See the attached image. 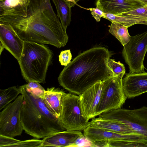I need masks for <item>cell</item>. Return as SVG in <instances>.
<instances>
[{
    "label": "cell",
    "mask_w": 147,
    "mask_h": 147,
    "mask_svg": "<svg viewBox=\"0 0 147 147\" xmlns=\"http://www.w3.org/2000/svg\"><path fill=\"white\" fill-rule=\"evenodd\" d=\"M6 22L24 41L60 48L68 40L66 30L55 13L50 0H30L27 15H9Z\"/></svg>",
    "instance_id": "6da1fadb"
},
{
    "label": "cell",
    "mask_w": 147,
    "mask_h": 147,
    "mask_svg": "<svg viewBox=\"0 0 147 147\" xmlns=\"http://www.w3.org/2000/svg\"><path fill=\"white\" fill-rule=\"evenodd\" d=\"M111 55L105 47L92 48L80 54L61 72L60 85L71 93L80 96L96 83L113 76L108 66Z\"/></svg>",
    "instance_id": "7a4b0ae2"
},
{
    "label": "cell",
    "mask_w": 147,
    "mask_h": 147,
    "mask_svg": "<svg viewBox=\"0 0 147 147\" xmlns=\"http://www.w3.org/2000/svg\"><path fill=\"white\" fill-rule=\"evenodd\" d=\"M19 88L23 96L21 124L26 134L38 139L65 130L42 98L34 94L24 85Z\"/></svg>",
    "instance_id": "3957f363"
},
{
    "label": "cell",
    "mask_w": 147,
    "mask_h": 147,
    "mask_svg": "<svg viewBox=\"0 0 147 147\" xmlns=\"http://www.w3.org/2000/svg\"><path fill=\"white\" fill-rule=\"evenodd\" d=\"M53 55L51 50L44 45L24 41L18 63L25 80L28 82L45 83L47 71Z\"/></svg>",
    "instance_id": "277c9868"
},
{
    "label": "cell",
    "mask_w": 147,
    "mask_h": 147,
    "mask_svg": "<svg viewBox=\"0 0 147 147\" xmlns=\"http://www.w3.org/2000/svg\"><path fill=\"white\" fill-rule=\"evenodd\" d=\"M59 119L66 130L81 131L90 125L83 115L80 96L65 93L62 98V107Z\"/></svg>",
    "instance_id": "5b68a950"
},
{
    "label": "cell",
    "mask_w": 147,
    "mask_h": 147,
    "mask_svg": "<svg viewBox=\"0 0 147 147\" xmlns=\"http://www.w3.org/2000/svg\"><path fill=\"white\" fill-rule=\"evenodd\" d=\"M98 118L123 123L147 137L146 107L132 110L120 108L102 113Z\"/></svg>",
    "instance_id": "8992f818"
},
{
    "label": "cell",
    "mask_w": 147,
    "mask_h": 147,
    "mask_svg": "<svg viewBox=\"0 0 147 147\" xmlns=\"http://www.w3.org/2000/svg\"><path fill=\"white\" fill-rule=\"evenodd\" d=\"M122 79L113 76L104 81L100 99L96 116L121 108L127 98L124 92Z\"/></svg>",
    "instance_id": "52a82bcc"
},
{
    "label": "cell",
    "mask_w": 147,
    "mask_h": 147,
    "mask_svg": "<svg viewBox=\"0 0 147 147\" xmlns=\"http://www.w3.org/2000/svg\"><path fill=\"white\" fill-rule=\"evenodd\" d=\"M123 46L122 56L128 66L129 73L145 72L144 61L147 51V31L131 36L129 42Z\"/></svg>",
    "instance_id": "ba28073f"
},
{
    "label": "cell",
    "mask_w": 147,
    "mask_h": 147,
    "mask_svg": "<svg viewBox=\"0 0 147 147\" xmlns=\"http://www.w3.org/2000/svg\"><path fill=\"white\" fill-rule=\"evenodd\" d=\"M23 96L21 94L0 112V135L11 137L21 135V122Z\"/></svg>",
    "instance_id": "9c48e42d"
},
{
    "label": "cell",
    "mask_w": 147,
    "mask_h": 147,
    "mask_svg": "<svg viewBox=\"0 0 147 147\" xmlns=\"http://www.w3.org/2000/svg\"><path fill=\"white\" fill-rule=\"evenodd\" d=\"M83 134L94 143L101 141H147V137L139 134H122L107 131L90 125L83 130Z\"/></svg>",
    "instance_id": "30bf717a"
},
{
    "label": "cell",
    "mask_w": 147,
    "mask_h": 147,
    "mask_svg": "<svg viewBox=\"0 0 147 147\" xmlns=\"http://www.w3.org/2000/svg\"><path fill=\"white\" fill-rule=\"evenodd\" d=\"M0 44L20 61L22 52L24 41L18 35L10 24L0 22Z\"/></svg>",
    "instance_id": "8fae6325"
},
{
    "label": "cell",
    "mask_w": 147,
    "mask_h": 147,
    "mask_svg": "<svg viewBox=\"0 0 147 147\" xmlns=\"http://www.w3.org/2000/svg\"><path fill=\"white\" fill-rule=\"evenodd\" d=\"M103 86V82H97L85 90L80 96L83 115L88 120L95 118Z\"/></svg>",
    "instance_id": "7c38bea8"
},
{
    "label": "cell",
    "mask_w": 147,
    "mask_h": 147,
    "mask_svg": "<svg viewBox=\"0 0 147 147\" xmlns=\"http://www.w3.org/2000/svg\"><path fill=\"white\" fill-rule=\"evenodd\" d=\"M122 82L123 90L127 98H133L147 92V72L126 74Z\"/></svg>",
    "instance_id": "4fadbf2b"
},
{
    "label": "cell",
    "mask_w": 147,
    "mask_h": 147,
    "mask_svg": "<svg viewBox=\"0 0 147 147\" xmlns=\"http://www.w3.org/2000/svg\"><path fill=\"white\" fill-rule=\"evenodd\" d=\"M146 5L140 0H96V7L104 13L119 15Z\"/></svg>",
    "instance_id": "5bb4252c"
},
{
    "label": "cell",
    "mask_w": 147,
    "mask_h": 147,
    "mask_svg": "<svg viewBox=\"0 0 147 147\" xmlns=\"http://www.w3.org/2000/svg\"><path fill=\"white\" fill-rule=\"evenodd\" d=\"M83 135L81 131L66 130L57 132L43 138L41 147H72L76 140Z\"/></svg>",
    "instance_id": "9a60e30c"
},
{
    "label": "cell",
    "mask_w": 147,
    "mask_h": 147,
    "mask_svg": "<svg viewBox=\"0 0 147 147\" xmlns=\"http://www.w3.org/2000/svg\"><path fill=\"white\" fill-rule=\"evenodd\" d=\"M65 92L55 87L47 88L44 94L43 100L48 108L59 118L62 107V98Z\"/></svg>",
    "instance_id": "2e32d148"
},
{
    "label": "cell",
    "mask_w": 147,
    "mask_h": 147,
    "mask_svg": "<svg viewBox=\"0 0 147 147\" xmlns=\"http://www.w3.org/2000/svg\"><path fill=\"white\" fill-rule=\"evenodd\" d=\"M90 122V125L114 132L122 134H138L125 124L112 121L94 118Z\"/></svg>",
    "instance_id": "e0dca14e"
},
{
    "label": "cell",
    "mask_w": 147,
    "mask_h": 147,
    "mask_svg": "<svg viewBox=\"0 0 147 147\" xmlns=\"http://www.w3.org/2000/svg\"><path fill=\"white\" fill-rule=\"evenodd\" d=\"M28 5L19 0H0V16L17 15L22 16L27 13Z\"/></svg>",
    "instance_id": "ac0fdd59"
},
{
    "label": "cell",
    "mask_w": 147,
    "mask_h": 147,
    "mask_svg": "<svg viewBox=\"0 0 147 147\" xmlns=\"http://www.w3.org/2000/svg\"><path fill=\"white\" fill-rule=\"evenodd\" d=\"M55 5L57 16L60 19L61 24L65 30L71 22V8L75 4L65 0H52Z\"/></svg>",
    "instance_id": "d6986e66"
},
{
    "label": "cell",
    "mask_w": 147,
    "mask_h": 147,
    "mask_svg": "<svg viewBox=\"0 0 147 147\" xmlns=\"http://www.w3.org/2000/svg\"><path fill=\"white\" fill-rule=\"evenodd\" d=\"M103 18L111 22L118 23L128 28L137 24L147 25V19L138 17H127L105 13Z\"/></svg>",
    "instance_id": "ffe728a7"
},
{
    "label": "cell",
    "mask_w": 147,
    "mask_h": 147,
    "mask_svg": "<svg viewBox=\"0 0 147 147\" xmlns=\"http://www.w3.org/2000/svg\"><path fill=\"white\" fill-rule=\"evenodd\" d=\"M109 32L116 38L123 46L130 40L131 36L128 30V27L120 23L111 22Z\"/></svg>",
    "instance_id": "44dd1931"
},
{
    "label": "cell",
    "mask_w": 147,
    "mask_h": 147,
    "mask_svg": "<svg viewBox=\"0 0 147 147\" xmlns=\"http://www.w3.org/2000/svg\"><path fill=\"white\" fill-rule=\"evenodd\" d=\"M19 87L13 86L0 90V110L15 100L21 94Z\"/></svg>",
    "instance_id": "7402d4cb"
},
{
    "label": "cell",
    "mask_w": 147,
    "mask_h": 147,
    "mask_svg": "<svg viewBox=\"0 0 147 147\" xmlns=\"http://www.w3.org/2000/svg\"><path fill=\"white\" fill-rule=\"evenodd\" d=\"M107 147H147V141H107Z\"/></svg>",
    "instance_id": "603a6c76"
},
{
    "label": "cell",
    "mask_w": 147,
    "mask_h": 147,
    "mask_svg": "<svg viewBox=\"0 0 147 147\" xmlns=\"http://www.w3.org/2000/svg\"><path fill=\"white\" fill-rule=\"evenodd\" d=\"M108 65L112 72L113 76L122 79L125 72V67L123 64L120 61L117 62L113 59H109Z\"/></svg>",
    "instance_id": "cb8c5ba5"
},
{
    "label": "cell",
    "mask_w": 147,
    "mask_h": 147,
    "mask_svg": "<svg viewBox=\"0 0 147 147\" xmlns=\"http://www.w3.org/2000/svg\"><path fill=\"white\" fill-rule=\"evenodd\" d=\"M39 83L37 82L29 81L24 85L34 94L43 99L45 90Z\"/></svg>",
    "instance_id": "d4e9b609"
},
{
    "label": "cell",
    "mask_w": 147,
    "mask_h": 147,
    "mask_svg": "<svg viewBox=\"0 0 147 147\" xmlns=\"http://www.w3.org/2000/svg\"><path fill=\"white\" fill-rule=\"evenodd\" d=\"M122 16L140 18L147 19V5L120 15Z\"/></svg>",
    "instance_id": "484cf974"
},
{
    "label": "cell",
    "mask_w": 147,
    "mask_h": 147,
    "mask_svg": "<svg viewBox=\"0 0 147 147\" xmlns=\"http://www.w3.org/2000/svg\"><path fill=\"white\" fill-rule=\"evenodd\" d=\"M42 140L38 139L20 140H18L12 147H41Z\"/></svg>",
    "instance_id": "4316f807"
},
{
    "label": "cell",
    "mask_w": 147,
    "mask_h": 147,
    "mask_svg": "<svg viewBox=\"0 0 147 147\" xmlns=\"http://www.w3.org/2000/svg\"><path fill=\"white\" fill-rule=\"evenodd\" d=\"M59 61L61 65L67 66L71 62L72 55L70 50L62 51L59 55Z\"/></svg>",
    "instance_id": "83f0119b"
},
{
    "label": "cell",
    "mask_w": 147,
    "mask_h": 147,
    "mask_svg": "<svg viewBox=\"0 0 147 147\" xmlns=\"http://www.w3.org/2000/svg\"><path fill=\"white\" fill-rule=\"evenodd\" d=\"M72 147H95L94 143L87 139L84 135L78 138Z\"/></svg>",
    "instance_id": "f1b7e54d"
},
{
    "label": "cell",
    "mask_w": 147,
    "mask_h": 147,
    "mask_svg": "<svg viewBox=\"0 0 147 147\" xmlns=\"http://www.w3.org/2000/svg\"><path fill=\"white\" fill-rule=\"evenodd\" d=\"M86 9L90 11L92 16L97 22L100 21L101 17L104 16L105 13L97 7Z\"/></svg>",
    "instance_id": "f546056e"
},
{
    "label": "cell",
    "mask_w": 147,
    "mask_h": 147,
    "mask_svg": "<svg viewBox=\"0 0 147 147\" xmlns=\"http://www.w3.org/2000/svg\"><path fill=\"white\" fill-rule=\"evenodd\" d=\"M30 0H19L21 3L24 4L28 5Z\"/></svg>",
    "instance_id": "4dcf8cb0"
},
{
    "label": "cell",
    "mask_w": 147,
    "mask_h": 147,
    "mask_svg": "<svg viewBox=\"0 0 147 147\" xmlns=\"http://www.w3.org/2000/svg\"><path fill=\"white\" fill-rule=\"evenodd\" d=\"M65 0L66 1H67L71 3H73L74 4H75V5H78V6H80L78 5L77 4V3H76L75 2V0Z\"/></svg>",
    "instance_id": "1f68e13d"
},
{
    "label": "cell",
    "mask_w": 147,
    "mask_h": 147,
    "mask_svg": "<svg viewBox=\"0 0 147 147\" xmlns=\"http://www.w3.org/2000/svg\"><path fill=\"white\" fill-rule=\"evenodd\" d=\"M144 2L146 5H147V0H140Z\"/></svg>",
    "instance_id": "d6a6232c"
},
{
    "label": "cell",
    "mask_w": 147,
    "mask_h": 147,
    "mask_svg": "<svg viewBox=\"0 0 147 147\" xmlns=\"http://www.w3.org/2000/svg\"><path fill=\"white\" fill-rule=\"evenodd\" d=\"M80 0H75V2L77 3L79 1H80Z\"/></svg>",
    "instance_id": "836d02e7"
},
{
    "label": "cell",
    "mask_w": 147,
    "mask_h": 147,
    "mask_svg": "<svg viewBox=\"0 0 147 147\" xmlns=\"http://www.w3.org/2000/svg\"></svg>",
    "instance_id": "e575fe53"
}]
</instances>
